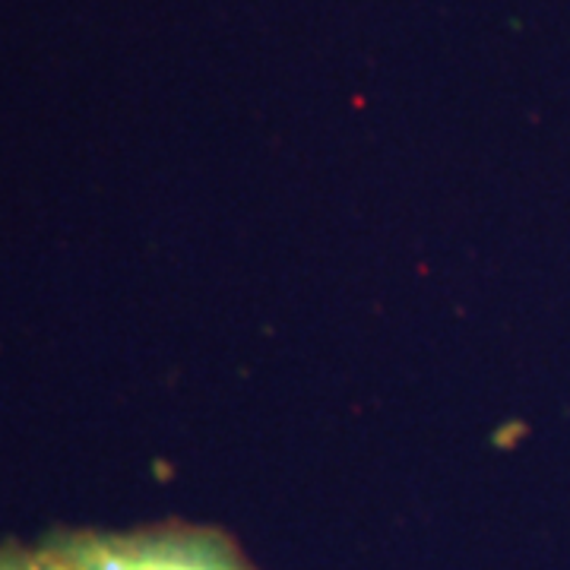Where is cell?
<instances>
[{
  "instance_id": "obj_1",
  "label": "cell",
  "mask_w": 570,
  "mask_h": 570,
  "mask_svg": "<svg viewBox=\"0 0 570 570\" xmlns=\"http://www.w3.org/2000/svg\"><path fill=\"white\" fill-rule=\"evenodd\" d=\"M51 542L77 570H257L245 549L216 527L159 523L127 532L70 530Z\"/></svg>"
},
{
  "instance_id": "obj_2",
  "label": "cell",
  "mask_w": 570,
  "mask_h": 570,
  "mask_svg": "<svg viewBox=\"0 0 570 570\" xmlns=\"http://www.w3.org/2000/svg\"><path fill=\"white\" fill-rule=\"evenodd\" d=\"M0 570H77V564L48 535L39 546H0Z\"/></svg>"
}]
</instances>
